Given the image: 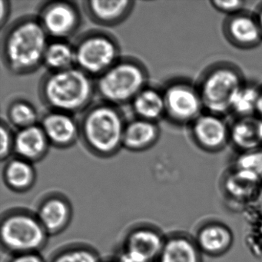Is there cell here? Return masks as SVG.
I'll return each instance as SVG.
<instances>
[{
	"instance_id": "obj_1",
	"label": "cell",
	"mask_w": 262,
	"mask_h": 262,
	"mask_svg": "<svg viewBox=\"0 0 262 262\" xmlns=\"http://www.w3.org/2000/svg\"><path fill=\"white\" fill-rule=\"evenodd\" d=\"M49 36L37 16L18 18L6 29L1 46V58L7 71L25 76L43 65Z\"/></svg>"
},
{
	"instance_id": "obj_2",
	"label": "cell",
	"mask_w": 262,
	"mask_h": 262,
	"mask_svg": "<svg viewBox=\"0 0 262 262\" xmlns=\"http://www.w3.org/2000/svg\"><path fill=\"white\" fill-rule=\"evenodd\" d=\"M126 123L119 107L103 101L96 102L81 115L79 139L93 156L102 159L113 157L123 147Z\"/></svg>"
},
{
	"instance_id": "obj_3",
	"label": "cell",
	"mask_w": 262,
	"mask_h": 262,
	"mask_svg": "<svg viewBox=\"0 0 262 262\" xmlns=\"http://www.w3.org/2000/svg\"><path fill=\"white\" fill-rule=\"evenodd\" d=\"M38 93L49 110L82 113L92 105L96 93V81L76 67L49 71L40 79Z\"/></svg>"
},
{
	"instance_id": "obj_4",
	"label": "cell",
	"mask_w": 262,
	"mask_h": 262,
	"mask_svg": "<svg viewBox=\"0 0 262 262\" xmlns=\"http://www.w3.org/2000/svg\"><path fill=\"white\" fill-rule=\"evenodd\" d=\"M146 66L133 56L121 57L111 68L96 78V93L101 101L119 107L131 103L148 86Z\"/></svg>"
},
{
	"instance_id": "obj_5",
	"label": "cell",
	"mask_w": 262,
	"mask_h": 262,
	"mask_svg": "<svg viewBox=\"0 0 262 262\" xmlns=\"http://www.w3.org/2000/svg\"><path fill=\"white\" fill-rule=\"evenodd\" d=\"M246 82L240 69L231 62H220L210 66L196 84L205 112L225 116Z\"/></svg>"
},
{
	"instance_id": "obj_6",
	"label": "cell",
	"mask_w": 262,
	"mask_h": 262,
	"mask_svg": "<svg viewBox=\"0 0 262 262\" xmlns=\"http://www.w3.org/2000/svg\"><path fill=\"white\" fill-rule=\"evenodd\" d=\"M49 237L36 213L13 209L2 216L0 240L3 249L10 255L40 253L47 245Z\"/></svg>"
},
{
	"instance_id": "obj_7",
	"label": "cell",
	"mask_w": 262,
	"mask_h": 262,
	"mask_svg": "<svg viewBox=\"0 0 262 262\" xmlns=\"http://www.w3.org/2000/svg\"><path fill=\"white\" fill-rule=\"evenodd\" d=\"M73 47L76 67L96 79L122 57L117 39L102 30H90L82 33Z\"/></svg>"
},
{
	"instance_id": "obj_8",
	"label": "cell",
	"mask_w": 262,
	"mask_h": 262,
	"mask_svg": "<svg viewBox=\"0 0 262 262\" xmlns=\"http://www.w3.org/2000/svg\"><path fill=\"white\" fill-rule=\"evenodd\" d=\"M165 118L176 125H189L205 112L196 84L183 79H172L162 89Z\"/></svg>"
},
{
	"instance_id": "obj_9",
	"label": "cell",
	"mask_w": 262,
	"mask_h": 262,
	"mask_svg": "<svg viewBox=\"0 0 262 262\" xmlns=\"http://www.w3.org/2000/svg\"><path fill=\"white\" fill-rule=\"evenodd\" d=\"M37 16L49 37L53 39L67 40L82 25L80 10L73 1H47L41 6Z\"/></svg>"
},
{
	"instance_id": "obj_10",
	"label": "cell",
	"mask_w": 262,
	"mask_h": 262,
	"mask_svg": "<svg viewBox=\"0 0 262 262\" xmlns=\"http://www.w3.org/2000/svg\"><path fill=\"white\" fill-rule=\"evenodd\" d=\"M261 181L253 173L231 165L221 179V191L227 205L245 212L254 202Z\"/></svg>"
},
{
	"instance_id": "obj_11",
	"label": "cell",
	"mask_w": 262,
	"mask_h": 262,
	"mask_svg": "<svg viewBox=\"0 0 262 262\" xmlns=\"http://www.w3.org/2000/svg\"><path fill=\"white\" fill-rule=\"evenodd\" d=\"M188 128L193 143L205 152H219L230 144V123L223 116L204 112Z\"/></svg>"
},
{
	"instance_id": "obj_12",
	"label": "cell",
	"mask_w": 262,
	"mask_h": 262,
	"mask_svg": "<svg viewBox=\"0 0 262 262\" xmlns=\"http://www.w3.org/2000/svg\"><path fill=\"white\" fill-rule=\"evenodd\" d=\"M222 29L225 39L236 48L251 50L262 42L261 30L254 13L245 10L228 16Z\"/></svg>"
},
{
	"instance_id": "obj_13",
	"label": "cell",
	"mask_w": 262,
	"mask_h": 262,
	"mask_svg": "<svg viewBox=\"0 0 262 262\" xmlns=\"http://www.w3.org/2000/svg\"><path fill=\"white\" fill-rule=\"evenodd\" d=\"M166 237L158 228L140 225L132 228L124 239L122 250L146 262H156Z\"/></svg>"
},
{
	"instance_id": "obj_14",
	"label": "cell",
	"mask_w": 262,
	"mask_h": 262,
	"mask_svg": "<svg viewBox=\"0 0 262 262\" xmlns=\"http://www.w3.org/2000/svg\"><path fill=\"white\" fill-rule=\"evenodd\" d=\"M39 125L51 145L56 148H70L79 139V121L73 115L49 110L41 118Z\"/></svg>"
},
{
	"instance_id": "obj_15",
	"label": "cell",
	"mask_w": 262,
	"mask_h": 262,
	"mask_svg": "<svg viewBox=\"0 0 262 262\" xmlns=\"http://www.w3.org/2000/svg\"><path fill=\"white\" fill-rule=\"evenodd\" d=\"M193 237L202 254L211 257L226 254L234 241L231 228L219 221L204 222L197 228Z\"/></svg>"
},
{
	"instance_id": "obj_16",
	"label": "cell",
	"mask_w": 262,
	"mask_h": 262,
	"mask_svg": "<svg viewBox=\"0 0 262 262\" xmlns=\"http://www.w3.org/2000/svg\"><path fill=\"white\" fill-rule=\"evenodd\" d=\"M36 214L49 235H56L68 228L73 217V208L65 196L52 194L39 204Z\"/></svg>"
},
{
	"instance_id": "obj_17",
	"label": "cell",
	"mask_w": 262,
	"mask_h": 262,
	"mask_svg": "<svg viewBox=\"0 0 262 262\" xmlns=\"http://www.w3.org/2000/svg\"><path fill=\"white\" fill-rule=\"evenodd\" d=\"M132 0H85L82 9L90 20L102 27H113L123 23L135 8Z\"/></svg>"
},
{
	"instance_id": "obj_18",
	"label": "cell",
	"mask_w": 262,
	"mask_h": 262,
	"mask_svg": "<svg viewBox=\"0 0 262 262\" xmlns=\"http://www.w3.org/2000/svg\"><path fill=\"white\" fill-rule=\"evenodd\" d=\"M50 145L51 144L39 124L19 129L15 134V156L32 163L44 159Z\"/></svg>"
},
{
	"instance_id": "obj_19",
	"label": "cell",
	"mask_w": 262,
	"mask_h": 262,
	"mask_svg": "<svg viewBox=\"0 0 262 262\" xmlns=\"http://www.w3.org/2000/svg\"><path fill=\"white\" fill-rule=\"evenodd\" d=\"M230 144L237 152L262 148V119L257 115L234 118L230 123Z\"/></svg>"
},
{
	"instance_id": "obj_20",
	"label": "cell",
	"mask_w": 262,
	"mask_h": 262,
	"mask_svg": "<svg viewBox=\"0 0 262 262\" xmlns=\"http://www.w3.org/2000/svg\"><path fill=\"white\" fill-rule=\"evenodd\" d=\"M156 262H202V253L194 237L185 233L167 236Z\"/></svg>"
},
{
	"instance_id": "obj_21",
	"label": "cell",
	"mask_w": 262,
	"mask_h": 262,
	"mask_svg": "<svg viewBox=\"0 0 262 262\" xmlns=\"http://www.w3.org/2000/svg\"><path fill=\"white\" fill-rule=\"evenodd\" d=\"M160 137L158 122L135 118L127 122L123 147L133 151H142L152 147Z\"/></svg>"
},
{
	"instance_id": "obj_22",
	"label": "cell",
	"mask_w": 262,
	"mask_h": 262,
	"mask_svg": "<svg viewBox=\"0 0 262 262\" xmlns=\"http://www.w3.org/2000/svg\"><path fill=\"white\" fill-rule=\"evenodd\" d=\"M3 179L7 188L15 192H26L33 188L36 171L32 162L21 158H10L3 170Z\"/></svg>"
},
{
	"instance_id": "obj_23",
	"label": "cell",
	"mask_w": 262,
	"mask_h": 262,
	"mask_svg": "<svg viewBox=\"0 0 262 262\" xmlns=\"http://www.w3.org/2000/svg\"><path fill=\"white\" fill-rule=\"evenodd\" d=\"M131 105L136 118L158 122L165 117L162 90L148 85L133 99Z\"/></svg>"
},
{
	"instance_id": "obj_24",
	"label": "cell",
	"mask_w": 262,
	"mask_h": 262,
	"mask_svg": "<svg viewBox=\"0 0 262 262\" xmlns=\"http://www.w3.org/2000/svg\"><path fill=\"white\" fill-rule=\"evenodd\" d=\"M43 65L49 71H61L76 67L73 45L63 39H53L49 42Z\"/></svg>"
},
{
	"instance_id": "obj_25",
	"label": "cell",
	"mask_w": 262,
	"mask_h": 262,
	"mask_svg": "<svg viewBox=\"0 0 262 262\" xmlns=\"http://www.w3.org/2000/svg\"><path fill=\"white\" fill-rule=\"evenodd\" d=\"M260 88V85L245 82L233 100L230 113L234 118L256 116Z\"/></svg>"
},
{
	"instance_id": "obj_26",
	"label": "cell",
	"mask_w": 262,
	"mask_h": 262,
	"mask_svg": "<svg viewBox=\"0 0 262 262\" xmlns=\"http://www.w3.org/2000/svg\"><path fill=\"white\" fill-rule=\"evenodd\" d=\"M9 122L19 129L38 125L39 115L36 107L25 99H15L7 108Z\"/></svg>"
},
{
	"instance_id": "obj_27",
	"label": "cell",
	"mask_w": 262,
	"mask_h": 262,
	"mask_svg": "<svg viewBox=\"0 0 262 262\" xmlns=\"http://www.w3.org/2000/svg\"><path fill=\"white\" fill-rule=\"evenodd\" d=\"M50 262H102L99 253L92 247L74 245L56 251Z\"/></svg>"
},
{
	"instance_id": "obj_28",
	"label": "cell",
	"mask_w": 262,
	"mask_h": 262,
	"mask_svg": "<svg viewBox=\"0 0 262 262\" xmlns=\"http://www.w3.org/2000/svg\"><path fill=\"white\" fill-rule=\"evenodd\" d=\"M231 166L249 171L262 179V148L237 152Z\"/></svg>"
},
{
	"instance_id": "obj_29",
	"label": "cell",
	"mask_w": 262,
	"mask_h": 262,
	"mask_svg": "<svg viewBox=\"0 0 262 262\" xmlns=\"http://www.w3.org/2000/svg\"><path fill=\"white\" fill-rule=\"evenodd\" d=\"M249 229L246 242L251 253L257 257L262 256V219H248Z\"/></svg>"
},
{
	"instance_id": "obj_30",
	"label": "cell",
	"mask_w": 262,
	"mask_h": 262,
	"mask_svg": "<svg viewBox=\"0 0 262 262\" xmlns=\"http://www.w3.org/2000/svg\"><path fill=\"white\" fill-rule=\"evenodd\" d=\"M0 133H1V150L0 157L1 160H9L10 156L14 153L15 134L12 130L8 122L2 119L0 125Z\"/></svg>"
},
{
	"instance_id": "obj_31",
	"label": "cell",
	"mask_w": 262,
	"mask_h": 262,
	"mask_svg": "<svg viewBox=\"0 0 262 262\" xmlns=\"http://www.w3.org/2000/svg\"><path fill=\"white\" fill-rule=\"evenodd\" d=\"M210 4L214 10L230 16L245 11L246 2L243 0H212L210 2Z\"/></svg>"
},
{
	"instance_id": "obj_32",
	"label": "cell",
	"mask_w": 262,
	"mask_h": 262,
	"mask_svg": "<svg viewBox=\"0 0 262 262\" xmlns=\"http://www.w3.org/2000/svg\"><path fill=\"white\" fill-rule=\"evenodd\" d=\"M245 213L248 219H262V181L254 202Z\"/></svg>"
},
{
	"instance_id": "obj_33",
	"label": "cell",
	"mask_w": 262,
	"mask_h": 262,
	"mask_svg": "<svg viewBox=\"0 0 262 262\" xmlns=\"http://www.w3.org/2000/svg\"><path fill=\"white\" fill-rule=\"evenodd\" d=\"M7 262H47L40 253H24L10 256Z\"/></svg>"
},
{
	"instance_id": "obj_34",
	"label": "cell",
	"mask_w": 262,
	"mask_h": 262,
	"mask_svg": "<svg viewBox=\"0 0 262 262\" xmlns=\"http://www.w3.org/2000/svg\"><path fill=\"white\" fill-rule=\"evenodd\" d=\"M11 12V5L10 1L0 0V26L4 27L8 20Z\"/></svg>"
},
{
	"instance_id": "obj_35",
	"label": "cell",
	"mask_w": 262,
	"mask_h": 262,
	"mask_svg": "<svg viewBox=\"0 0 262 262\" xmlns=\"http://www.w3.org/2000/svg\"><path fill=\"white\" fill-rule=\"evenodd\" d=\"M117 262H146L126 251L121 250L116 258Z\"/></svg>"
},
{
	"instance_id": "obj_36",
	"label": "cell",
	"mask_w": 262,
	"mask_h": 262,
	"mask_svg": "<svg viewBox=\"0 0 262 262\" xmlns=\"http://www.w3.org/2000/svg\"><path fill=\"white\" fill-rule=\"evenodd\" d=\"M254 15H255L256 18H257V22H258L259 25H260V30L262 32V3L257 6V9H256L255 12H254Z\"/></svg>"
},
{
	"instance_id": "obj_37",
	"label": "cell",
	"mask_w": 262,
	"mask_h": 262,
	"mask_svg": "<svg viewBox=\"0 0 262 262\" xmlns=\"http://www.w3.org/2000/svg\"><path fill=\"white\" fill-rule=\"evenodd\" d=\"M257 116L262 119V85H260L259 94L258 105H257Z\"/></svg>"
},
{
	"instance_id": "obj_38",
	"label": "cell",
	"mask_w": 262,
	"mask_h": 262,
	"mask_svg": "<svg viewBox=\"0 0 262 262\" xmlns=\"http://www.w3.org/2000/svg\"><path fill=\"white\" fill-rule=\"evenodd\" d=\"M105 262H117V261H116V259H114V260H107V261H105Z\"/></svg>"
}]
</instances>
